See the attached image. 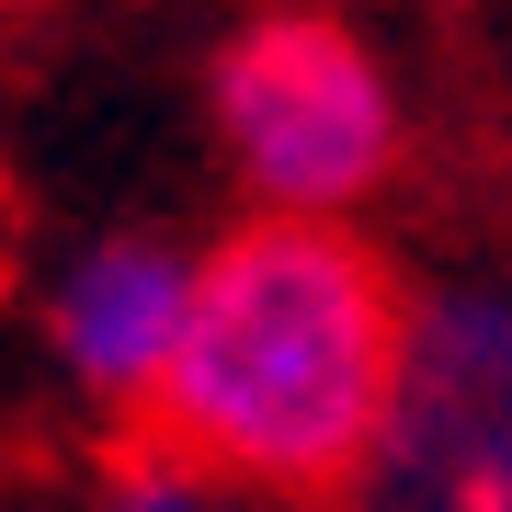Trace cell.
<instances>
[{
	"mask_svg": "<svg viewBox=\"0 0 512 512\" xmlns=\"http://www.w3.org/2000/svg\"><path fill=\"white\" fill-rule=\"evenodd\" d=\"M421 285L376 228L239 217L205 239L194 319L137 444L183 456L228 501L353 512L410 376Z\"/></svg>",
	"mask_w": 512,
	"mask_h": 512,
	"instance_id": "obj_1",
	"label": "cell"
},
{
	"mask_svg": "<svg viewBox=\"0 0 512 512\" xmlns=\"http://www.w3.org/2000/svg\"><path fill=\"white\" fill-rule=\"evenodd\" d=\"M205 137L251 217L353 228L410 171V92L353 12L262 0L205 46Z\"/></svg>",
	"mask_w": 512,
	"mask_h": 512,
	"instance_id": "obj_2",
	"label": "cell"
},
{
	"mask_svg": "<svg viewBox=\"0 0 512 512\" xmlns=\"http://www.w3.org/2000/svg\"><path fill=\"white\" fill-rule=\"evenodd\" d=\"M512 501V274L421 285L410 376L353 512H501Z\"/></svg>",
	"mask_w": 512,
	"mask_h": 512,
	"instance_id": "obj_3",
	"label": "cell"
},
{
	"mask_svg": "<svg viewBox=\"0 0 512 512\" xmlns=\"http://www.w3.org/2000/svg\"><path fill=\"white\" fill-rule=\"evenodd\" d=\"M194 274H205V239H171V228H92L46 274V365L114 433H137L160 399L194 319Z\"/></svg>",
	"mask_w": 512,
	"mask_h": 512,
	"instance_id": "obj_4",
	"label": "cell"
},
{
	"mask_svg": "<svg viewBox=\"0 0 512 512\" xmlns=\"http://www.w3.org/2000/svg\"><path fill=\"white\" fill-rule=\"evenodd\" d=\"M92 512H239L217 478H194L183 456H160V444H114V467H103V490H92Z\"/></svg>",
	"mask_w": 512,
	"mask_h": 512,
	"instance_id": "obj_5",
	"label": "cell"
},
{
	"mask_svg": "<svg viewBox=\"0 0 512 512\" xmlns=\"http://www.w3.org/2000/svg\"><path fill=\"white\" fill-rule=\"evenodd\" d=\"M501 512H512V501H501Z\"/></svg>",
	"mask_w": 512,
	"mask_h": 512,
	"instance_id": "obj_6",
	"label": "cell"
}]
</instances>
